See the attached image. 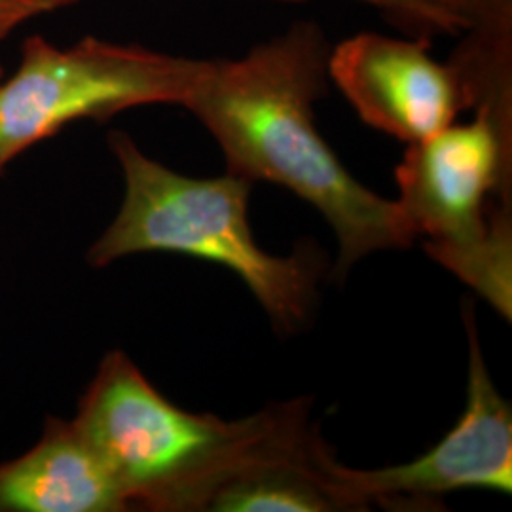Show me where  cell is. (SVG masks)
Here are the masks:
<instances>
[{"instance_id": "cell-1", "label": "cell", "mask_w": 512, "mask_h": 512, "mask_svg": "<svg viewBox=\"0 0 512 512\" xmlns=\"http://www.w3.org/2000/svg\"><path fill=\"white\" fill-rule=\"evenodd\" d=\"M329 54L317 25L296 23L239 59H203L183 107L215 137L228 173L285 186L329 220L340 247L336 275L344 277L361 258L414 239L397 202L353 179L315 128Z\"/></svg>"}, {"instance_id": "cell-2", "label": "cell", "mask_w": 512, "mask_h": 512, "mask_svg": "<svg viewBox=\"0 0 512 512\" xmlns=\"http://www.w3.org/2000/svg\"><path fill=\"white\" fill-rule=\"evenodd\" d=\"M471 86L473 122L406 150L397 205L427 255L511 319V61L482 63Z\"/></svg>"}, {"instance_id": "cell-3", "label": "cell", "mask_w": 512, "mask_h": 512, "mask_svg": "<svg viewBox=\"0 0 512 512\" xmlns=\"http://www.w3.org/2000/svg\"><path fill=\"white\" fill-rule=\"evenodd\" d=\"M109 145L122 167L124 202L109 228L90 247L92 266H109L137 253H179L226 266L243 279L279 329L306 323L321 262L311 249L268 255L249 226L253 183L226 173L192 179L148 158L124 131Z\"/></svg>"}, {"instance_id": "cell-4", "label": "cell", "mask_w": 512, "mask_h": 512, "mask_svg": "<svg viewBox=\"0 0 512 512\" xmlns=\"http://www.w3.org/2000/svg\"><path fill=\"white\" fill-rule=\"evenodd\" d=\"M274 404L243 420L179 408L124 351H110L73 420L107 463L129 511L203 512L211 492L291 412Z\"/></svg>"}, {"instance_id": "cell-5", "label": "cell", "mask_w": 512, "mask_h": 512, "mask_svg": "<svg viewBox=\"0 0 512 512\" xmlns=\"http://www.w3.org/2000/svg\"><path fill=\"white\" fill-rule=\"evenodd\" d=\"M202 61L93 37L69 48L27 38L18 71L0 82V169L78 120L184 105Z\"/></svg>"}, {"instance_id": "cell-6", "label": "cell", "mask_w": 512, "mask_h": 512, "mask_svg": "<svg viewBox=\"0 0 512 512\" xmlns=\"http://www.w3.org/2000/svg\"><path fill=\"white\" fill-rule=\"evenodd\" d=\"M469 332L467 408L456 427L425 456L410 463L359 471L342 465V475L366 509L376 503L393 511L442 509L456 490L512 492V414L499 395L480 353L475 313L465 310Z\"/></svg>"}, {"instance_id": "cell-7", "label": "cell", "mask_w": 512, "mask_h": 512, "mask_svg": "<svg viewBox=\"0 0 512 512\" xmlns=\"http://www.w3.org/2000/svg\"><path fill=\"white\" fill-rule=\"evenodd\" d=\"M329 78L368 126L408 145L452 126L473 107L458 61L440 63L425 40L355 35L330 50Z\"/></svg>"}, {"instance_id": "cell-8", "label": "cell", "mask_w": 512, "mask_h": 512, "mask_svg": "<svg viewBox=\"0 0 512 512\" xmlns=\"http://www.w3.org/2000/svg\"><path fill=\"white\" fill-rule=\"evenodd\" d=\"M205 511L351 512L366 507L351 494L342 463L311 429L308 401L300 399L274 435L220 480Z\"/></svg>"}, {"instance_id": "cell-9", "label": "cell", "mask_w": 512, "mask_h": 512, "mask_svg": "<svg viewBox=\"0 0 512 512\" xmlns=\"http://www.w3.org/2000/svg\"><path fill=\"white\" fill-rule=\"evenodd\" d=\"M107 463L74 420L48 416L33 448L0 465V512H124Z\"/></svg>"}, {"instance_id": "cell-10", "label": "cell", "mask_w": 512, "mask_h": 512, "mask_svg": "<svg viewBox=\"0 0 512 512\" xmlns=\"http://www.w3.org/2000/svg\"><path fill=\"white\" fill-rule=\"evenodd\" d=\"M42 2L50 12L59 6L71 4L74 0H42ZM359 2L374 6L380 12H384L385 16L397 19L401 23L429 31V35L433 33L458 35L471 29L469 19L459 14L458 10H454L452 6L444 4L442 0H359Z\"/></svg>"}, {"instance_id": "cell-11", "label": "cell", "mask_w": 512, "mask_h": 512, "mask_svg": "<svg viewBox=\"0 0 512 512\" xmlns=\"http://www.w3.org/2000/svg\"><path fill=\"white\" fill-rule=\"evenodd\" d=\"M471 21V31L511 35L512 0H442Z\"/></svg>"}, {"instance_id": "cell-12", "label": "cell", "mask_w": 512, "mask_h": 512, "mask_svg": "<svg viewBox=\"0 0 512 512\" xmlns=\"http://www.w3.org/2000/svg\"><path fill=\"white\" fill-rule=\"evenodd\" d=\"M48 12L42 0H0V40L27 19Z\"/></svg>"}, {"instance_id": "cell-13", "label": "cell", "mask_w": 512, "mask_h": 512, "mask_svg": "<svg viewBox=\"0 0 512 512\" xmlns=\"http://www.w3.org/2000/svg\"><path fill=\"white\" fill-rule=\"evenodd\" d=\"M0 82H2V71H0ZM2 171V169H0Z\"/></svg>"}]
</instances>
